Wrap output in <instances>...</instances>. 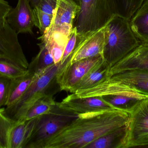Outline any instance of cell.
Returning <instances> with one entry per match:
<instances>
[{"label": "cell", "instance_id": "8", "mask_svg": "<svg viewBox=\"0 0 148 148\" xmlns=\"http://www.w3.org/2000/svg\"><path fill=\"white\" fill-rule=\"evenodd\" d=\"M102 55L89 57L61 68L56 76L61 90L69 91L89 72L104 62Z\"/></svg>", "mask_w": 148, "mask_h": 148}, {"label": "cell", "instance_id": "9", "mask_svg": "<svg viewBox=\"0 0 148 148\" xmlns=\"http://www.w3.org/2000/svg\"><path fill=\"white\" fill-rule=\"evenodd\" d=\"M56 107L62 111L77 116L118 109L101 96L81 98L73 94L68 96L60 102L56 103Z\"/></svg>", "mask_w": 148, "mask_h": 148}, {"label": "cell", "instance_id": "11", "mask_svg": "<svg viewBox=\"0 0 148 148\" xmlns=\"http://www.w3.org/2000/svg\"><path fill=\"white\" fill-rule=\"evenodd\" d=\"M7 21L14 31L19 34H34L33 8L29 0H18L17 5L8 14Z\"/></svg>", "mask_w": 148, "mask_h": 148}, {"label": "cell", "instance_id": "7", "mask_svg": "<svg viewBox=\"0 0 148 148\" xmlns=\"http://www.w3.org/2000/svg\"><path fill=\"white\" fill-rule=\"evenodd\" d=\"M129 114L124 148H147L148 146V98Z\"/></svg>", "mask_w": 148, "mask_h": 148}, {"label": "cell", "instance_id": "19", "mask_svg": "<svg viewBox=\"0 0 148 148\" xmlns=\"http://www.w3.org/2000/svg\"><path fill=\"white\" fill-rule=\"evenodd\" d=\"M56 107L53 96L46 94L38 100L29 109L23 120H28L42 115L49 114Z\"/></svg>", "mask_w": 148, "mask_h": 148}, {"label": "cell", "instance_id": "10", "mask_svg": "<svg viewBox=\"0 0 148 148\" xmlns=\"http://www.w3.org/2000/svg\"><path fill=\"white\" fill-rule=\"evenodd\" d=\"M105 27L90 34L80 36L75 49L60 68L82 59L103 56L105 44Z\"/></svg>", "mask_w": 148, "mask_h": 148}, {"label": "cell", "instance_id": "15", "mask_svg": "<svg viewBox=\"0 0 148 148\" xmlns=\"http://www.w3.org/2000/svg\"><path fill=\"white\" fill-rule=\"evenodd\" d=\"M130 27L140 44L148 45V0H144L130 20Z\"/></svg>", "mask_w": 148, "mask_h": 148}, {"label": "cell", "instance_id": "24", "mask_svg": "<svg viewBox=\"0 0 148 148\" xmlns=\"http://www.w3.org/2000/svg\"><path fill=\"white\" fill-rule=\"evenodd\" d=\"M33 13L35 26L42 34L51 25L53 15L43 12L37 7L33 8Z\"/></svg>", "mask_w": 148, "mask_h": 148}, {"label": "cell", "instance_id": "5", "mask_svg": "<svg viewBox=\"0 0 148 148\" xmlns=\"http://www.w3.org/2000/svg\"><path fill=\"white\" fill-rule=\"evenodd\" d=\"M12 8L7 1L0 0V59L28 69L29 63L18 41V34L7 21L8 14Z\"/></svg>", "mask_w": 148, "mask_h": 148}, {"label": "cell", "instance_id": "22", "mask_svg": "<svg viewBox=\"0 0 148 148\" xmlns=\"http://www.w3.org/2000/svg\"><path fill=\"white\" fill-rule=\"evenodd\" d=\"M144 0H115L117 15L130 20Z\"/></svg>", "mask_w": 148, "mask_h": 148}, {"label": "cell", "instance_id": "25", "mask_svg": "<svg viewBox=\"0 0 148 148\" xmlns=\"http://www.w3.org/2000/svg\"><path fill=\"white\" fill-rule=\"evenodd\" d=\"M13 79L0 74V108L6 106Z\"/></svg>", "mask_w": 148, "mask_h": 148}, {"label": "cell", "instance_id": "3", "mask_svg": "<svg viewBox=\"0 0 148 148\" xmlns=\"http://www.w3.org/2000/svg\"><path fill=\"white\" fill-rule=\"evenodd\" d=\"M78 4L80 10L74 21V27L79 36L105 27L117 15L115 0H80Z\"/></svg>", "mask_w": 148, "mask_h": 148}, {"label": "cell", "instance_id": "6", "mask_svg": "<svg viewBox=\"0 0 148 148\" xmlns=\"http://www.w3.org/2000/svg\"><path fill=\"white\" fill-rule=\"evenodd\" d=\"M77 116L57 107L49 114L38 116L32 134L24 148H42L45 141Z\"/></svg>", "mask_w": 148, "mask_h": 148}, {"label": "cell", "instance_id": "27", "mask_svg": "<svg viewBox=\"0 0 148 148\" xmlns=\"http://www.w3.org/2000/svg\"><path fill=\"white\" fill-rule=\"evenodd\" d=\"M57 0H40L37 8L43 12L53 15Z\"/></svg>", "mask_w": 148, "mask_h": 148}, {"label": "cell", "instance_id": "13", "mask_svg": "<svg viewBox=\"0 0 148 148\" xmlns=\"http://www.w3.org/2000/svg\"><path fill=\"white\" fill-rule=\"evenodd\" d=\"M80 6L74 0H57L51 25L73 28Z\"/></svg>", "mask_w": 148, "mask_h": 148}, {"label": "cell", "instance_id": "14", "mask_svg": "<svg viewBox=\"0 0 148 148\" xmlns=\"http://www.w3.org/2000/svg\"><path fill=\"white\" fill-rule=\"evenodd\" d=\"M106 76L148 95V70L124 71Z\"/></svg>", "mask_w": 148, "mask_h": 148}, {"label": "cell", "instance_id": "26", "mask_svg": "<svg viewBox=\"0 0 148 148\" xmlns=\"http://www.w3.org/2000/svg\"><path fill=\"white\" fill-rule=\"evenodd\" d=\"M79 37H80V36L77 34L76 28L74 27L69 35V38L65 47L62 59L60 62V67L65 63L66 59L68 58L70 54L75 49L78 42Z\"/></svg>", "mask_w": 148, "mask_h": 148}, {"label": "cell", "instance_id": "16", "mask_svg": "<svg viewBox=\"0 0 148 148\" xmlns=\"http://www.w3.org/2000/svg\"><path fill=\"white\" fill-rule=\"evenodd\" d=\"M128 123L96 139L86 148H124Z\"/></svg>", "mask_w": 148, "mask_h": 148}, {"label": "cell", "instance_id": "21", "mask_svg": "<svg viewBox=\"0 0 148 148\" xmlns=\"http://www.w3.org/2000/svg\"><path fill=\"white\" fill-rule=\"evenodd\" d=\"M5 108H0V148H10V134L19 121H15L6 116Z\"/></svg>", "mask_w": 148, "mask_h": 148}, {"label": "cell", "instance_id": "28", "mask_svg": "<svg viewBox=\"0 0 148 148\" xmlns=\"http://www.w3.org/2000/svg\"><path fill=\"white\" fill-rule=\"evenodd\" d=\"M29 1L31 6L34 8L38 6L40 0H29Z\"/></svg>", "mask_w": 148, "mask_h": 148}, {"label": "cell", "instance_id": "20", "mask_svg": "<svg viewBox=\"0 0 148 148\" xmlns=\"http://www.w3.org/2000/svg\"><path fill=\"white\" fill-rule=\"evenodd\" d=\"M37 45L40 48L39 53L32 59L28 68V70L34 74L40 73L49 66L55 64L45 42L41 41L40 43Z\"/></svg>", "mask_w": 148, "mask_h": 148}, {"label": "cell", "instance_id": "4", "mask_svg": "<svg viewBox=\"0 0 148 148\" xmlns=\"http://www.w3.org/2000/svg\"><path fill=\"white\" fill-rule=\"evenodd\" d=\"M60 68V63L54 64L35 74V78L27 91L16 102L4 109V114L15 121L23 120L29 109L47 94L46 90L55 79Z\"/></svg>", "mask_w": 148, "mask_h": 148}, {"label": "cell", "instance_id": "2", "mask_svg": "<svg viewBox=\"0 0 148 148\" xmlns=\"http://www.w3.org/2000/svg\"><path fill=\"white\" fill-rule=\"evenodd\" d=\"M140 44L131 29L130 20L115 15L105 27L104 62L110 68Z\"/></svg>", "mask_w": 148, "mask_h": 148}, {"label": "cell", "instance_id": "18", "mask_svg": "<svg viewBox=\"0 0 148 148\" xmlns=\"http://www.w3.org/2000/svg\"><path fill=\"white\" fill-rule=\"evenodd\" d=\"M108 70V67L104 62L87 74L72 89L70 92L72 94L78 90L91 87L106 76Z\"/></svg>", "mask_w": 148, "mask_h": 148}, {"label": "cell", "instance_id": "1", "mask_svg": "<svg viewBox=\"0 0 148 148\" xmlns=\"http://www.w3.org/2000/svg\"><path fill=\"white\" fill-rule=\"evenodd\" d=\"M129 118L128 113L120 109L77 115L42 148H86L101 136L127 124Z\"/></svg>", "mask_w": 148, "mask_h": 148}, {"label": "cell", "instance_id": "17", "mask_svg": "<svg viewBox=\"0 0 148 148\" xmlns=\"http://www.w3.org/2000/svg\"><path fill=\"white\" fill-rule=\"evenodd\" d=\"M36 77V74L28 70L27 74L13 79L6 107L16 102L27 91Z\"/></svg>", "mask_w": 148, "mask_h": 148}, {"label": "cell", "instance_id": "23", "mask_svg": "<svg viewBox=\"0 0 148 148\" xmlns=\"http://www.w3.org/2000/svg\"><path fill=\"white\" fill-rule=\"evenodd\" d=\"M25 69L14 63L4 59H0V74L10 78H17L27 73Z\"/></svg>", "mask_w": 148, "mask_h": 148}, {"label": "cell", "instance_id": "12", "mask_svg": "<svg viewBox=\"0 0 148 148\" xmlns=\"http://www.w3.org/2000/svg\"><path fill=\"white\" fill-rule=\"evenodd\" d=\"M148 70V45L140 44L109 69L106 76L130 70Z\"/></svg>", "mask_w": 148, "mask_h": 148}, {"label": "cell", "instance_id": "29", "mask_svg": "<svg viewBox=\"0 0 148 148\" xmlns=\"http://www.w3.org/2000/svg\"><path fill=\"white\" fill-rule=\"evenodd\" d=\"M74 1H75L78 4V3H79V2L80 0H74Z\"/></svg>", "mask_w": 148, "mask_h": 148}]
</instances>
